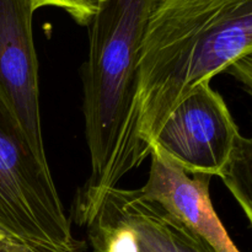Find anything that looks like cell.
<instances>
[{"instance_id": "cell-7", "label": "cell", "mask_w": 252, "mask_h": 252, "mask_svg": "<svg viewBox=\"0 0 252 252\" xmlns=\"http://www.w3.org/2000/svg\"><path fill=\"white\" fill-rule=\"evenodd\" d=\"M97 214L144 234L160 252H209L189 229L157 202L147 198L140 189L117 186L108 189Z\"/></svg>"}, {"instance_id": "cell-9", "label": "cell", "mask_w": 252, "mask_h": 252, "mask_svg": "<svg viewBox=\"0 0 252 252\" xmlns=\"http://www.w3.org/2000/svg\"><path fill=\"white\" fill-rule=\"evenodd\" d=\"M86 229L95 252H139L135 231L122 221L97 214Z\"/></svg>"}, {"instance_id": "cell-10", "label": "cell", "mask_w": 252, "mask_h": 252, "mask_svg": "<svg viewBox=\"0 0 252 252\" xmlns=\"http://www.w3.org/2000/svg\"><path fill=\"white\" fill-rule=\"evenodd\" d=\"M33 11L41 7H58L64 10L76 24L89 26L97 11L98 0H29Z\"/></svg>"}, {"instance_id": "cell-8", "label": "cell", "mask_w": 252, "mask_h": 252, "mask_svg": "<svg viewBox=\"0 0 252 252\" xmlns=\"http://www.w3.org/2000/svg\"><path fill=\"white\" fill-rule=\"evenodd\" d=\"M251 139L241 135L238 145L226 165L220 179L243 208L246 218L251 223Z\"/></svg>"}, {"instance_id": "cell-12", "label": "cell", "mask_w": 252, "mask_h": 252, "mask_svg": "<svg viewBox=\"0 0 252 252\" xmlns=\"http://www.w3.org/2000/svg\"><path fill=\"white\" fill-rule=\"evenodd\" d=\"M135 235H137L138 248H139V252H160L159 249L155 246V244L153 243V241L150 240L148 236H145L144 234L135 231Z\"/></svg>"}, {"instance_id": "cell-4", "label": "cell", "mask_w": 252, "mask_h": 252, "mask_svg": "<svg viewBox=\"0 0 252 252\" xmlns=\"http://www.w3.org/2000/svg\"><path fill=\"white\" fill-rule=\"evenodd\" d=\"M240 138L225 100L206 83L170 113L152 148L186 174L220 177Z\"/></svg>"}, {"instance_id": "cell-6", "label": "cell", "mask_w": 252, "mask_h": 252, "mask_svg": "<svg viewBox=\"0 0 252 252\" xmlns=\"http://www.w3.org/2000/svg\"><path fill=\"white\" fill-rule=\"evenodd\" d=\"M149 158V177L142 193L176 218L209 252H240L212 203V176L192 177L154 148Z\"/></svg>"}, {"instance_id": "cell-11", "label": "cell", "mask_w": 252, "mask_h": 252, "mask_svg": "<svg viewBox=\"0 0 252 252\" xmlns=\"http://www.w3.org/2000/svg\"><path fill=\"white\" fill-rule=\"evenodd\" d=\"M0 252H42L0 224Z\"/></svg>"}, {"instance_id": "cell-5", "label": "cell", "mask_w": 252, "mask_h": 252, "mask_svg": "<svg viewBox=\"0 0 252 252\" xmlns=\"http://www.w3.org/2000/svg\"><path fill=\"white\" fill-rule=\"evenodd\" d=\"M33 14L29 0H0V106L37 160L49 166L39 108Z\"/></svg>"}, {"instance_id": "cell-1", "label": "cell", "mask_w": 252, "mask_h": 252, "mask_svg": "<svg viewBox=\"0 0 252 252\" xmlns=\"http://www.w3.org/2000/svg\"><path fill=\"white\" fill-rule=\"evenodd\" d=\"M155 0H98L89 24L83 66V112L90 175L76 197L75 218L88 226L103 194L143 164L138 137V59Z\"/></svg>"}, {"instance_id": "cell-3", "label": "cell", "mask_w": 252, "mask_h": 252, "mask_svg": "<svg viewBox=\"0 0 252 252\" xmlns=\"http://www.w3.org/2000/svg\"><path fill=\"white\" fill-rule=\"evenodd\" d=\"M0 224L42 252H83L49 166L37 160L0 106Z\"/></svg>"}, {"instance_id": "cell-2", "label": "cell", "mask_w": 252, "mask_h": 252, "mask_svg": "<svg viewBox=\"0 0 252 252\" xmlns=\"http://www.w3.org/2000/svg\"><path fill=\"white\" fill-rule=\"evenodd\" d=\"M251 52L252 0H155L138 59V137L145 150L187 95Z\"/></svg>"}]
</instances>
